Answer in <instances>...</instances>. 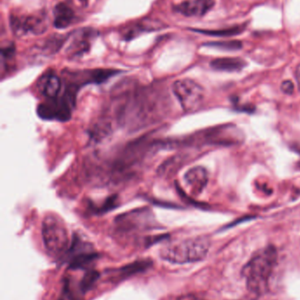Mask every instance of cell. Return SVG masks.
Listing matches in <instances>:
<instances>
[{
    "mask_svg": "<svg viewBox=\"0 0 300 300\" xmlns=\"http://www.w3.org/2000/svg\"><path fill=\"white\" fill-rule=\"evenodd\" d=\"M211 247L206 237H194L170 243L161 250L162 259L169 263L184 264L205 259Z\"/></svg>",
    "mask_w": 300,
    "mask_h": 300,
    "instance_id": "7a4b0ae2",
    "label": "cell"
},
{
    "mask_svg": "<svg viewBox=\"0 0 300 300\" xmlns=\"http://www.w3.org/2000/svg\"><path fill=\"white\" fill-rule=\"evenodd\" d=\"M150 265L151 263L149 261H139V262H136V263L129 264L127 266L123 267V268L116 270V273H115L116 279H125L127 277H130L134 274L146 270L147 268Z\"/></svg>",
    "mask_w": 300,
    "mask_h": 300,
    "instance_id": "5bb4252c",
    "label": "cell"
},
{
    "mask_svg": "<svg viewBox=\"0 0 300 300\" xmlns=\"http://www.w3.org/2000/svg\"><path fill=\"white\" fill-rule=\"evenodd\" d=\"M277 262V251L273 246L257 251L242 269L249 293L259 297L269 288V282Z\"/></svg>",
    "mask_w": 300,
    "mask_h": 300,
    "instance_id": "6da1fadb",
    "label": "cell"
},
{
    "mask_svg": "<svg viewBox=\"0 0 300 300\" xmlns=\"http://www.w3.org/2000/svg\"><path fill=\"white\" fill-rule=\"evenodd\" d=\"M173 92L186 112L198 111L205 101V90L191 79H180L174 82Z\"/></svg>",
    "mask_w": 300,
    "mask_h": 300,
    "instance_id": "277c9868",
    "label": "cell"
},
{
    "mask_svg": "<svg viewBox=\"0 0 300 300\" xmlns=\"http://www.w3.org/2000/svg\"><path fill=\"white\" fill-rule=\"evenodd\" d=\"M177 300H202L198 297H194L193 295H185V296H181L179 297Z\"/></svg>",
    "mask_w": 300,
    "mask_h": 300,
    "instance_id": "ac0fdd59",
    "label": "cell"
},
{
    "mask_svg": "<svg viewBox=\"0 0 300 300\" xmlns=\"http://www.w3.org/2000/svg\"><path fill=\"white\" fill-rule=\"evenodd\" d=\"M296 79H297L298 90L300 92V65L297 66V70H296Z\"/></svg>",
    "mask_w": 300,
    "mask_h": 300,
    "instance_id": "d6986e66",
    "label": "cell"
},
{
    "mask_svg": "<svg viewBox=\"0 0 300 300\" xmlns=\"http://www.w3.org/2000/svg\"><path fill=\"white\" fill-rule=\"evenodd\" d=\"M79 1L82 2L83 4H87V2H88L89 0H79Z\"/></svg>",
    "mask_w": 300,
    "mask_h": 300,
    "instance_id": "ffe728a7",
    "label": "cell"
},
{
    "mask_svg": "<svg viewBox=\"0 0 300 300\" xmlns=\"http://www.w3.org/2000/svg\"><path fill=\"white\" fill-rule=\"evenodd\" d=\"M281 90L285 94H291L294 91L293 83L290 80L283 82V84L281 85Z\"/></svg>",
    "mask_w": 300,
    "mask_h": 300,
    "instance_id": "e0dca14e",
    "label": "cell"
},
{
    "mask_svg": "<svg viewBox=\"0 0 300 300\" xmlns=\"http://www.w3.org/2000/svg\"><path fill=\"white\" fill-rule=\"evenodd\" d=\"M207 46L225 50H237L242 47V43L239 41H218L207 44Z\"/></svg>",
    "mask_w": 300,
    "mask_h": 300,
    "instance_id": "2e32d148",
    "label": "cell"
},
{
    "mask_svg": "<svg viewBox=\"0 0 300 300\" xmlns=\"http://www.w3.org/2000/svg\"><path fill=\"white\" fill-rule=\"evenodd\" d=\"M185 182L190 188L191 193L198 195L204 191L208 183L207 170L201 166L188 169L184 175Z\"/></svg>",
    "mask_w": 300,
    "mask_h": 300,
    "instance_id": "30bf717a",
    "label": "cell"
},
{
    "mask_svg": "<svg viewBox=\"0 0 300 300\" xmlns=\"http://www.w3.org/2000/svg\"><path fill=\"white\" fill-rule=\"evenodd\" d=\"M97 36L98 32L92 28H84L76 32L72 35V41L66 49V54L69 57H80L90 50L92 41Z\"/></svg>",
    "mask_w": 300,
    "mask_h": 300,
    "instance_id": "52a82bcc",
    "label": "cell"
},
{
    "mask_svg": "<svg viewBox=\"0 0 300 300\" xmlns=\"http://www.w3.org/2000/svg\"><path fill=\"white\" fill-rule=\"evenodd\" d=\"M73 98L65 93L62 97L48 99L38 106V113L41 118L47 119L67 121L71 116Z\"/></svg>",
    "mask_w": 300,
    "mask_h": 300,
    "instance_id": "8992f818",
    "label": "cell"
},
{
    "mask_svg": "<svg viewBox=\"0 0 300 300\" xmlns=\"http://www.w3.org/2000/svg\"><path fill=\"white\" fill-rule=\"evenodd\" d=\"M214 5V0H185L174 6V10L186 17H202L208 14Z\"/></svg>",
    "mask_w": 300,
    "mask_h": 300,
    "instance_id": "ba28073f",
    "label": "cell"
},
{
    "mask_svg": "<svg viewBox=\"0 0 300 300\" xmlns=\"http://www.w3.org/2000/svg\"><path fill=\"white\" fill-rule=\"evenodd\" d=\"M162 27L163 25L158 23L157 21H141L124 28L123 31V37L125 41H130L142 33L159 30Z\"/></svg>",
    "mask_w": 300,
    "mask_h": 300,
    "instance_id": "7c38bea8",
    "label": "cell"
},
{
    "mask_svg": "<svg viewBox=\"0 0 300 300\" xmlns=\"http://www.w3.org/2000/svg\"><path fill=\"white\" fill-rule=\"evenodd\" d=\"M37 88L48 99L58 98L62 90V81L52 71H48L39 78Z\"/></svg>",
    "mask_w": 300,
    "mask_h": 300,
    "instance_id": "9c48e42d",
    "label": "cell"
},
{
    "mask_svg": "<svg viewBox=\"0 0 300 300\" xmlns=\"http://www.w3.org/2000/svg\"><path fill=\"white\" fill-rule=\"evenodd\" d=\"M11 29L16 36L39 35L48 28L47 20L42 14H13L10 16Z\"/></svg>",
    "mask_w": 300,
    "mask_h": 300,
    "instance_id": "5b68a950",
    "label": "cell"
},
{
    "mask_svg": "<svg viewBox=\"0 0 300 300\" xmlns=\"http://www.w3.org/2000/svg\"><path fill=\"white\" fill-rule=\"evenodd\" d=\"M244 30L243 26H236V27H230L227 29L223 30H195L196 32L206 34V35H212V36H232L235 34H240Z\"/></svg>",
    "mask_w": 300,
    "mask_h": 300,
    "instance_id": "9a60e30c",
    "label": "cell"
},
{
    "mask_svg": "<svg viewBox=\"0 0 300 300\" xmlns=\"http://www.w3.org/2000/svg\"><path fill=\"white\" fill-rule=\"evenodd\" d=\"M42 239L46 250L53 257H61L71 247L67 226L55 213H48L42 220Z\"/></svg>",
    "mask_w": 300,
    "mask_h": 300,
    "instance_id": "3957f363",
    "label": "cell"
},
{
    "mask_svg": "<svg viewBox=\"0 0 300 300\" xmlns=\"http://www.w3.org/2000/svg\"><path fill=\"white\" fill-rule=\"evenodd\" d=\"M54 26L56 28L63 29L71 26L75 21V12L72 7L64 2L58 4L54 8Z\"/></svg>",
    "mask_w": 300,
    "mask_h": 300,
    "instance_id": "8fae6325",
    "label": "cell"
},
{
    "mask_svg": "<svg viewBox=\"0 0 300 300\" xmlns=\"http://www.w3.org/2000/svg\"><path fill=\"white\" fill-rule=\"evenodd\" d=\"M246 63L240 58H218L211 63L212 69L216 71L235 72L240 71L245 67Z\"/></svg>",
    "mask_w": 300,
    "mask_h": 300,
    "instance_id": "4fadbf2b",
    "label": "cell"
}]
</instances>
